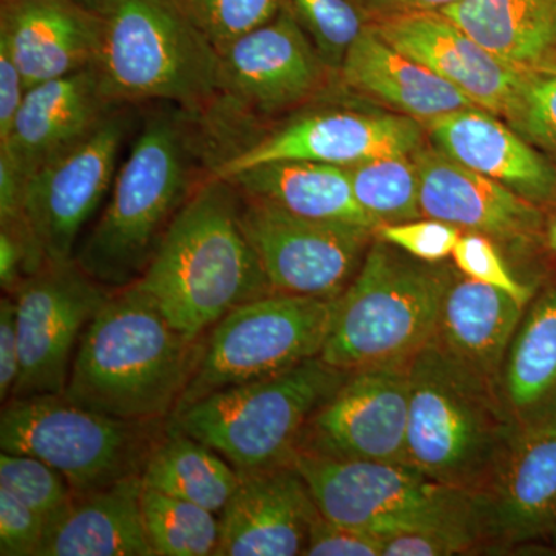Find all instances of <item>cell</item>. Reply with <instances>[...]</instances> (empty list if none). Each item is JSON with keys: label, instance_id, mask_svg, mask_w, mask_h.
<instances>
[{"label": "cell", "instance_id": "4fadbf2b", "mask_svg": "<svg viewBox=\"0 0 556 556\" xmlns=\"http://www.w3.org/2000/svg\"><path fill=\"white\" fill-rule=\"evenodd\" d=\"M112 292L76 260L43 266L22 281L11 294L21 351V376L11 399L64 394L79 340Z\"/></svg>", "mask_w": 556, "mask_h": 556}, {"label": "cell", "instance_id": "4dcf8cb0", "mask_svg": "<svg viewBox=\"0 0 556 556\" xmlns=\"http://www.w3.org/2000/svg\"><path fill=\"white\" fill-rule=\"evenodd\" d=\"M142 517L155 556H217L219 515L142 486Z\"/></svg>", "mask_w": 556, "mask_h": 556}, {"label": "cell", "instance_id": "83f0119b", "mask_svg": "<svg viewBox=\"0 0 556 556\" xmlns=\"http://www.w3.org/2000/svg\"><path fill=\"white\" fill-rule=\"evenodd\" d=\"M441 13L518 67L556 54V0H459Z\"/></svg>", "mask_w": 556, "mask_h": 556}, {"label": "cell", "instance_id": "ac0fdd59", "mask_svg": "<svg viewBox=\"0 0 556 556\" xmlns=\"http://www.w3.org/2000/svg\"><path fill=\"white\" fill-rule=\"evenodd\" d=\"M369 27L479 108L506 119L521 67L486 50L441 11L378 17Z\"/></svg>", "mask_w": 556, "mask_h": 556}, {"label": "cell", "instance_id": "44dd1931", "mask_svg": "<svg viewBox=\"0 0 556 556\" xmlns=\"http://www.w3.org/2000/svg\"><path fill=\"white\" fill-rule=\"evenodd\" d=\"M101 43L97 10L70 0H2L0 46L27 89L93 67Z\"/></svg>", "mask_w": 556, "mask_h": 556}, {"label": "cell", "instance_id": "d6a6232c", "mask_svg": "<svg viewBox=\"0 0 556 556\" xmlns=\"http://www.w3.org/2000/svg\"><path fill=\"white\" fill-rule=\"evenodd\" d=\"M504 121L556 167V54L521 67L517 91Z\"/></svg>", "mask_w": 556, "mask_h": 556}, {"label": "cell", "instance_id": "603a6c76", "mask_svg": "<svg viewBox=\"0 0 556 556\" xmlns=\"http://www.w3.org/2000/svg\"><path fill=\"white\" fill-rule=\"evenodd\" d=\"M115 105L102 91L94 67L30 87L0 152L30 177L100 126Z\"/></svg>", "mask_w": 556, "mask_h": 556}, {"label": "cell", "instance_id": "7c38bea8", "mask_svg": "<svg viewBox=\"0 0 556 556\" xmlns=\"http://www.w3.org/2000/svg\"><path fill=\"white\" fill-rule=\"evenodd\" d=\"M129 127V112L116 108L86 138L27 178L25 223L47 265L75 260L80 232L115 181Z\"/></svg>", "mask_w": 556, "mask_h": 556}, {"label": "cell", "instance_id": "8d00e7d4", "mask_svg": "<svg viewBox=\"0 0 556 556\" xmlns=\"http://www.w3.org/2000/svg\"><path fill=\"white\" fill-rule=\"evenodd\" d=\"M452 257L463 276L501 289L525 306L532 302L533 289L511 273L500 244L484 233L464 232Z\"/></svg>", "mask_w": 556, "mask_h": 556}, {"label": "cell", "instance_id": "e0dca14e", "mask_svg": "<svg viewBox=\"0 0 556 556\" xmlns=\"http://www.w3.org/2000/svg\"><path fill=\"white\" fill-rule=\"evenodd\" d=\"M419 172L422 217L490 237L500 248L525 252L541 241L544 215L495 179L468 169L431 142L413 153Z\"/></svg>", "mask_w": 556, "mask_h": 556}, {"label": "cell", "instance_id": "7dc6e473", "mask_svg": "<svg viewBox=\"0 0 556 556\" xmlns=\"http://www.w3.org/2000/svg\"><path fill=\"white\" fill-rule=\"evenodd\" d=\"M70 2L80 3V5L89 7L91 10H100L102 0H70Z\"/></svg>", "mask_w": 556, "mask_h": 556}, {"label": "cell", "instance_id": "2e32d148", "mask_svg": "<svg viewBox=\"0 0 556 556\" xmlns=\"http://www.w3.org/2000/svg\"><path fill=\"white\" fill-rule=\"evenodd\" d=\"M409 391V364L351 371L306 424L298 455L408 464Z\"/></svg>", "mask_w": 556, "mask_h": 556}, {"label": "cell", "instance_id": "d590c367", "mask_svg": "<svg viewBox=\"0 0 556 556\" xmlns=\"http://www.w3.org/2000/svg\"><path fill=\"white\" fill-rule=\"evenodd\" d=\"M0 489L49 518L72 500L73 490L64 475L39 457L0 453Z\"/></svg>", "mask_w": 556, "mask_h": 556}, {"label": "cell", "instance_id": "4316f807", "mask_svg": "<svg viewBox=\"0 0 556 556\" xmlns=\"http://www.w3.org/2000/svg\"><path fill=\"white\" fill-rule=\"evenodd\" d=\"M225 179L241 195L265 201L299 217L378 228L357 203L346 167L311 161H273Z\"/></svg>", "mask_w": 556, "mask_h": 556}, {"label": "cell", "instance_id": "5bb4252c", "mask_svg": "<svg viewBox=\"0 0 556 556\" xmlns=\"http://www.w3.org/2000/svg\"><path fill=\"white\" fill-rule=\"evenodd\" d=\"M427 138L422 123L391 110H314L223 156L211 167V174L229 178L273 161L350 167L379 156L412 155Z\"/></svg>", "mask_w": 556, "mask_h": 556}, {"label": "cell", "instance_id": "277c9868", "mask_svg": "<svg viewBox=\"0 0 556 556\" xmlns=\"http://www.w3.org/2000/svg\"><path fill=\"white\" fill-rule=\"evenodd\" d=\"M408 464L445 484L484 495L521 428L500 382L437 340L409 362Z\"/></svg>", "mask_w": 556, "mask_h": 556}, {"label": "cell", "instance_id": "9c48e42d", "mask_svg": "<svg viewBox=\"0 0 556 556\" xmlns=\"http://www.w3.org/2000/svg\"><path fill=\"white\" fill-rule=\"evenodd\" d=\"M169 420L139 422L101 415L62 394L11 399L0 416V448L39 457L89 493L141 478Z\"/></svg>", "mask_w": 556, "mask_h": 556}, {"label": "cell", "instance_id": "cb8c5ba5", "mask_svg": "<svg viewBox=\"0 0 556 556\" xmlns=\"http://www.w3.org/2000/svg\"><path fill=\"white\" fill-rule=\"evenodd\" d=\"M141 478L73 493L47 518L38 556H155L141 508Z\"/></svg>", "mask_w": 556, "mask_h": 556}, {"label": "cell", "instance_id": "7402d4cb", "mask_svg": "<svg viewBox=\"0 0 556 556\" xmlns=\"http://www.w3.org/2000/svg\"><path fill=\"white\" fill-rule=\"evenodd\" d=\"M431 144L468 169L495 179L532 203L556 200V167L510 124L481 108L424 124Z\"/></svg>", "mask_w": 556, "mask_h": 556}, {"label": "cell", "instance_id": "5b68a950", "mask_svg": "<svg viewBox=\"0 0 556 556\" xmlns=\"http://www.w3.org/2000/svg\"><path fill=\"white\" fill-rule=\"evenodd\" d=\"M94 70L115 108L167 102L204 118L223 101L217 49L175 0H102Z\"/></svg>", "mask_w": 556, "mask_h": 556}, {"label": "cell", "instance_id": "ffe728a7", "mask_svg": "<svg viewBox=\"0 0 556 556\" xmlns=\"http://www.w3.org/2000/svg\"><path fill=\"white\" fill-rule=\"evenodd\" d=\"M482 496L489 543H526L554 530L556 409L522 424Z\"/></svg>", "mask_w": 556, "mask_h": 556}, {"label": "cell", "instance_id": "484cf974", "mask_svg": "<svg viewBox=\"0 0 556 556\" xmlns=\"http://www.w3.org/2000/svg\"><path fill=\"white\" fill-rule=\"evenodd\" d=\"M527 306L455 270L439 314L437 342L479 375L501 383L504 361Z\"/></svg>", "mask_w": 556, "mask_h": 556}, {"label": "cell", "instance_id": "f6af8a7d", "mask_svg": "<svg viewBox=\"0 0 556 556\" xmlns=\"http://www.w3.org/2000/svg\"><path fill=\"white\" fill-rule=\"evenodd\" d=\"M368 21L378 17L399 16V14L428 13L444 11L459 0H354Z\"/></svg>", "mask_w": 556, "mask_h": 556}, {"label": "cell", "instance_id": "ba28073f", "mask_svg": "<svg viewBox=\"0 0 556 556\" xmlns=\"http://www.w3.org/2000/svg\"><path fill=\"white\" fill-rule=\"evenodd\" d=\"M350 372L311 358L273 378L208 394L169 424L214 448L240 473L291 466L306 424Z\"/></svg>", "mask_w": 556, "mask_h": 556}, {"label": "cell", "instance_id": "836d02e7", "mask_svg": "<svg viewBox=\"0 0 556 556\" xmlns=\"http://www.w3.org/2000/svg\"><path fill=\"white\" fill-rule=\"evenodd\" d=\"M325 61L338 70L348 50L368 27L367 14L354 0H287Z\"/></svg>", "mask_w": 556, "mask_h": 556}, {"label": "cell", "instance_id": "60d3db41", "mask_svg": "<svg viewBox=\"0 0 556 556\" xmlns=\"http://www.w3.org/2000/svg\"><path fill=\"white\" fill-rule=\"evenodd\" d=\"M382 556H448L475 548L466 538L442 532H408L383 538Z\"/></svg>", "mask_w": 556, "mask_h": 556}, {"label": "cell", "instance_id": "3957f363", "mask_svg": "<svg viewBox=\"0 0 556 556\" xmlns=\"http://www.w3.org/2000/svg\"><path fill=\"white\" fill-rule=\"evenodd\" d=\"M193 116L153 112L116 172L112 195L76 263L102 287L123 289L141 278L197 178L199 135Z\"/></svg>", "mask_w": 556, "mask_h": 556}, {"label": "cell", "instance_id": "8fae6325", "mask_svg": "<svg viewBox=\"0 0 556 556\" xmlns=\"http://www.w3.org/2000/svg\"><path fill=\"white\" fill-rule=\"evenodd\" d=\"M240 218L270 288L285 294L339 299L375 239V229L299 217L241 193Z\"/></svg>", "mask_w": 556, "mask_h": 556}, {"label": "cell", "instance_id": "e575fe53", "mask_svg": "<svg viewBox=\"0 0 556 556\" xmlns=\"http://www.w3.org/2000/svg\"><path fill=\"white\" fill-rule=\"evenodd\" d=\"M179 9L219 49L277 16L287 0H175Z\"/></svg>", "mask_w": 556, "mask_h": 556}, {"label": "cell", "instance_id": "7a4b0ae2", "mask_svg": "<svg viewBox=\"0 0 556 556\" xmlns=\"http://www.w3.org/2000/svg\"><path fill=\"white\" fill-rule=\"evenodd\" d=\"M135 285L116 289L84 331L64 396L124 420H169L203 356Z\"/></svg>", "mask_w": 556, "mask_h": 556}, {"label": "cell", "instance_id": "9a60e30c", "mask_svg": "<svg viewBox=\"0 0 556 556\" xmlns=\"http://www.w3.org/2000/svg\"><path fill=\"white\" fill-rule=\"evenodd\" d=\"M217 51L223 101L251 115L273 116L303 108L339 78L288 2L274 20Z\"/></svg>", "mask_w": 556, "mask_h": 556}, {"label": "cell", "instance_id": "d4e9b609", "mask_svg": "<svg viewBox=\"0 0 556 556\" xmlns=\"http://www.w3.org/2000/svg\"><path fill=\"white\" fill-rule=\"evenodd\" d=\"M339 79L354 93L422 124L479 108L447 80L391 47L369 24L348 50Z\"/></svg>", "mask_w": 556, "mask_h": 556}, {"label": "cell", "instance_id": "c3c4849f", "mask_svg": "<svg viewBox=\"0 0 556 556\" xmlns=\"http://www.w3.org/2000/svg\"><path fill=\"white\" fill-rule=\"evenodd\" d=\"M555 409H556V394H555L554 399H552L551 404H548L546 412H555ZM546 412H544V413H546Z\"/></svg>", "mask_w": 556, "mask_h": 556}, {"label": "cell", "instance_id": "7bdbcfd3", "mask_svg": "<svg viewBox=\"0 0 556 556\" xmlns=\"http://www.w3.org/2000/svg\"><path fill=\"white\" fill-rule=\"evenodd\" d=\"M27 90L9 49L0 46V142L5 141L13 129Z\"/></svg>", "mask_w": 556, "mask_h": 556}, {"label": "cell", "instance_id": "bcb514c9", "mask_svg": "<svg viewBox=\"0 0 556 556\" xmlns=\"http://www.w3.org/2000/svg\"><path fill=\"white\" fill-rule=\"evenodd\" d=\"M541 241L548 254L556 257V207L547 218H544L543 232H541Z\"/></svg>", "mask_w": 556, "mask_h": 556}, {"label": "cell", "instance_id": "b9f144b4", "mask_svg": "<svg viewBox=\"0 0 556 556\" xmlns=\"http://www.w3.org/2000/svg\"><path fill=\"white\" fill-rule=\"evenodd\" d=\"M21 376L20 336H17L16 302L7 294L0 302V401L13 396Z\"/></svg>", "mask_w": 556, "mask_h": 556}, {"label": "cell", "instance_id": "52a82bcc", "mask_svg": "<svg viewBox=\"0 0 556 556\" xmlns=\"http://www.w3.org/2000/svg\"><path fill=\"white\" fill-rule=\"evenodd\" d=\"M320 514L340 526L388 538L442 532L475 546L489 541L484 496L428 477L408 464L294 459Z\"/></svg>", "mask_w": 556, "mask_h": 556}, {"label": "cell", "instance_id": "d6986e66", "mask_svg": "<svg viewBox=\"0 0 556 556\" xmlns=\"http://www.w3.org/2000/svg\"><path fill=\"white\" fill-rule=\"evenodd\" d=\"M317 514L313 493L294 464L241 473L219 515L217 556L303 555Z\"/></svg>", "mask_w": 556, "mask_h": 556}, {"label": "cell", "instance_id": "f546056e", "mask_svg": "<svg viewBox=\"0 0 556 556\" xmlns=\"http://www.w3.org/2000/svg\"><path fill=\"white\" fill-rule=\"evenodd\" d=\"M241 473L214 448L167 422L150 453L142 486L190 501L222 515L240 484Z\"/></svg>", "mask_w": 556, "mask_h": 556}, {"label": "cell", "instance_id": "6da1fadb", "mask_svg": "<svg viewBox=\"0 0 556 556\" xmlns=\"http://www.w3.org/2000/svg\"><path fill=\"white\" fill-rule=\"evenodd\" d=\"M134 285L190 339L274 292L241 226L240 193L229 179L207 172Z\"/></svg>", "mask_w": 556, "mask_h": 556}, {"label": "cell", "instance_id": "f1b7e54d", "mask_svg": "<svg viewBox=\"0 0 556 556\" xmlns=\"http://www.w3.org/2000/svg\"><path fill=\"white\" fill-rule=\"evenodd\" d=\"M501 388L519 422L536 419L556 394V287L529 303L511 339Z\"/></svg>", "mask_w": 556, "mask_h": 556}, {"label": "cell", "instance_id": "8992f818", "mask_svg": "<svg viewBox=\"0 0 556 556\" xmlns=\"http://www.w3.org/2000/svg\"><path fill=\"white\" fill-rule=\"evenodd\" d=\"M456 268L428 263L375 237L361 269L336 300L320 357L356 369L409 364L437 338L442 300Z\"/></svg>", "mask_w": 556, "mask_h": 556}, {"label": "cell", "instance_id": "74e56055", "mask_svg": "<svg viewBox=\"0 0 556 556\" xmlns=\"http://www.w3.org/2000/svg\"><path fill=\"white\" fill-rule=\"evenodd\" d=\"M463 229L437 218H417L412 222L382 225L375 237L387 241L422 262L442 263L452 257Z\"/></svg>", "mask_w": 556, "mask_h": 556}, {"label": "cell", "instance_id": "ee69618b", "mask_svg": "<svg viewBox=\"0 0 556 556\" xmlns=\"http://www.w3.org/2000/svg\"><path fill=\"white\" fill-rule=\"evenodd\" d=\"M25 182L5 153L0 152V226L27 225L24 215Z\"/></svg>", "mask_w": 556, "mask_h": 556}, {"label": "cell", "instance_id": "ab89813d", "mask_svg": "<svg viewBox=\"0 0 556 556\" xmlns=\"http://www.w3.org/2000/svg\"><path fill=\"white\" fill-rule=\"evenodd\" d=\"M386 540L325 518L318 510L311 525L305 556H382Z\"/></svg>", "mask_w": 556, "mask_h": 556}, {"label": "cell", "instance_id": "681fc988", "mask_svg": "<svg viewBox=\"0 0 556 556\" xmlns=\"http://www.w3.org/2000/svg\"><path fill=\"white\" fill-rule=\"evenodd\" d=\"M552 536H554V544H555V548H556V526L554 527V530H552Z\"/></svg>", "mask_w": 556, "mask_h": 556}, {"label": "cell", "instance_id": "1f68e13d", "mask_svg": "<svg viewBox=\"0 0 556 556\" xmlns=\"http://www.w3.org/2000/svg\"><path fill=\"white\" fill-rule=\"evenodd\" d=\"M346 170L357 203L378 228L422 218L419 172L413 153L379 156Z\"/></svg>", "mask_w": 556, "mask_h": 556}, {"label": "cell", "instance_id": "f35d334b", "mask_svg": "<svg viewBox=\"0 0 556 556\" xmlns=\"http://www.w3.org/2000/svg\"><path fill=\"white\" fill-rule=\"evenodd\" d=\"M47 518L0 489V555L38 556Z\"/></svg>", "mask_w": 556, "mask_h": 556}, {"label": "cell", "instance_id": "30bf717a", "mask_svg": "<svg viewBox=\"0 0 556 556\" xmlns=\"http://www.w3.org/2000/svg\"><path fill=\"white\" fill-rule=\"evenodd\" d=\"M336 300L270 292L230 311L207 332L203 356L175 415L208 394L273 378L320 357Z\"/></svg>", "mask_w": 556, "mask_h": 556}]
</instances>
